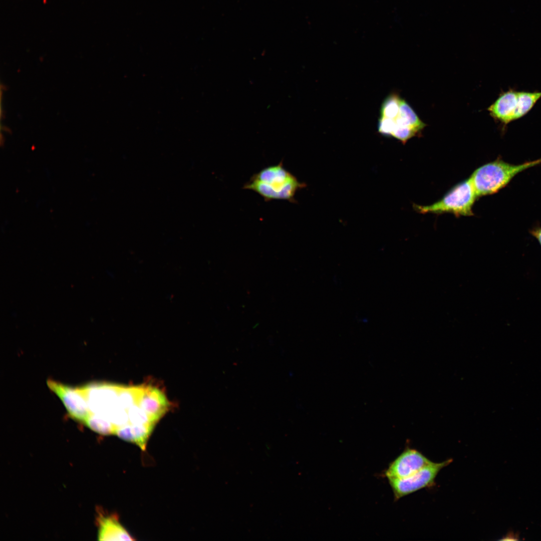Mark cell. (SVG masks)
<instances>
[{
  "mask_svg": "<svg viewBox=\"0 0 541 541\" xmlns=\"http://www.w3.org/2000/svg\"><path fill=\"white\" fill-rule=\"evenodd\" d=\"M98 539L100 540H133L135 538L120 523L116 514L100 515L98 520Z\"/></svg>",
  "mask_w": 541,
  "mask_h": 541,
  "instance_id": "ba28073f",
  "label": "cell"
},
{
  "mask_svg": "<svg viewBox=\"0 0 541 541\" xmlns=\"http://www.w3.org/2000/svg\"><path fill=\"white\" fill-rule=\"evenodd\" d=\"M477 197L469 178L452 188L441 199L429 205L414 206L421 213H451L458 216H471Z\"/></svg>",
  "mask_w": 541,
  "mask_h": 541,
  "instance_id": "277c9868",
  "label": "cell"
},
{
  "mask_svg": "<svg viewBox=\"0 0 541 541\" xmlns=\"http://www.w3.org/2000/svg\"><path fill=\"white\" fill-rule=\"evenodd\" d=\"M530 233L537 240L541 246V227L532 229Z\"/></svg>",
  "mask_w": 541,
  "mask_h": 541,
  "instance_id": "5bb4252c",
  "label": "cell"
},
{
  "mask_svg": "<svg viewBox=\"0 0 541 541\" xmlns=\"http://www.w3.org/2000/svg\"><path fill=\"white\" fill-rule=\"evenodd\" d=\"M401 98L396 93H391L383 101L380 108V116L395 119L399 111Z\"/></svg>",
  "mask_w": 541,
  "mask_h": 541,
  "instance_id": "8fae6325",
  "label": "cell"
},
{
  "mask_svg": "<svg viewBox=\"0 0 541 541\" xmlns=\"http://www.w3.org/2000/svg\"><path fill=\"white\" fill-rule=\"evenodd\" d=\"M432 462L418 450L407 448L390 464L385 475L388 479L405 478Z\"/></svg>",
  "mask_w": 541,
  "mask_h": 541,
  "instance_id": "52a82bcc",
  "label": "cell"
},
{
  "mask_svg": "<svg viewBox=\"0 0 541 541\" xmlns=\"http://www.w3.org/2000/svg\"><path fill=\"white\" fill-rule=\"evenodd\" d=\"M84 423L90 429L100 434H115V428L109 421L97 414L91 412Z\"/></svg>",
  "mask_w": 541,
  "mask_h": 541,
  "instance_id": "30bf717a",
  "label": "cell"
},
{
  "mask_svg": "<svg viewBox=\"0 0 541 541\" xmlns=\"http://www.w3.org/2000/svg\"><path fill=\"white\" fill-rule=\"evenodd\" d=\"M395 119L380 116L378 123V131L384 136H392L396 127Z\"/></svg>",
  "mask_w": 541,
  "mask_h": 541,
  "instance_id": "7c38bea8",
  "label": "cell"
},
{
  "mask_svg": "<svg viewBox=\"0 0 541 541\" xmlns=\"http://www.w3.org/2000/svg\"><path fill=\"white\" fill-rule=\"evenodd\" d=\"M306 186L284 167L281 161L254 174L242 188L255 192L266 202L278 199L295 203L296 193Z\"/></svg>",
  "mask_w": 541,
  "mask_h": 541,
  "instance_id": "6da1fadb",
  "label": "cell"
},
{
  "mask_svg": "<svg viewBox=\"0 0 541 541\" xmlns=\"http://www.w3.org/2000/svg\"><path fill=\"white\" fill-rule=\"evenodd\" d=\"M417 133V131L410 127L396 124L392 137L405 143L408 139L415 136Z\"/></svg>",
  "mask_w": 541,
  "mask_h": 541,
  "instance_id": "4fadbf2b",
  "label": "cell"
},
{
  "mask_svg": "<svg viewBox=\"0 0 541 541\" xmlns=\"http://www.w3.org/2000/svg\"><path fill=\"white\" fill-rule=\"evenodd\" d=\"M541 98V92L518 91L510 89L501 93L488 108L490 116L504 127L525 115Z\"/></svg>",
  "mask_w": 541,
  "mask_h": 541,
  "instance_id": "3957f363",
  "label": "cell"
},
{
  "mask_svg": "<svg viewBox=\"0 0 541 541\" xmlns=\"http://www.w3.org/2000/svg\"><path fill=\"white\" fill-rule=\"evenodd\" d=\"M47 385L63 403L69 416L84 423L91 413L87 398L80 389L74 388L53 379H48Z\"/></svg>",
  "mask_w": 541,
  "mask_h": 541,
  "instance_id": "8992f818",
  "label": "cell"
},
{
  "mask_svg": "<svg viewBox=\"0 0 541 541\" xmlns=\"http://www.w3.org/2000/svg\"><path fill=\"white\" fill-rule=\"evenodd\" d=\"M395 120L397 125L410 127L418 132L425 126L410 106L402 99L400 102L398 115Z\"/></svg>",
  "mask_w": 541,
  "mask_h": 541,
  "instance_id": "9c48e42d",
  "label": "cell"
},
{
  "mask_svg": "<svg viewBox=\"0 0 541 541\" xmlns=\"http://www.w3.org/2000/svg\"><path fill=\"white\" fill-rule=\"evenodd\" d=\"M541 163V158L514 164L497 159L476 169L469 179L477 197L498 192L518 174Z\"/></svg>",
  "mask_w": 541,
  "mask_h": 541,
  "instance_id": "7a4b0ae2",
  "label": "cell"
},
{
  "mask_svg": "<svg viewBox=\"0 0 541 541\" xmlns=\"http://www.w3.org/2000/svg\"><path fill=\"white\" fill-rule=\"evenodd\" d=\"M452 462L448 459L433 462L414 474L403 478H388L396 500L418 490L432 485L440 471Z\"/></svg>",
  "mask_w": 541,
  "mask_h": 541,
  "instance_id": "5b68a950",
  "label": "cell"
}]
</instances>
